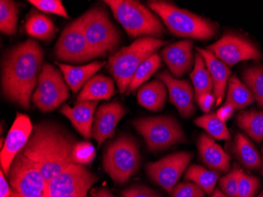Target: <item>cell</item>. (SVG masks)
Here are the masks:
<instances>
[{
    "label": "cell",
    "mask_w": 263,
    "mask_h": 197,
    "mask_svg": "<svg viewBox=\"0 0 263 197\" xmlns=\"http://www.w3.org/2000/svg\"><path fill=\"white\" fill-rule=\"evenodd\" d=\"M77 139L70 132L51 121L33 126L26 146L19 152L37 167L47 183L59 175L71 164Z\"/></svg>",
    "instance_id": "obj_1"
},
{
    "label": "cell",
    "mask_w": 263,
    "mask_h": 197,
    "mask_svg": "<svg viewBox=\"0 0 263 197\" xmlns=\"http://www.w3.org/2000/svg\"><path fill=\"white\" fill-rule=\"evenodd\" d=\"M44 52L37 41L29 39L12 47L3 61L4 96L24 109L30 108L32 92L38 84Z\"/></svg>",
    "instance_id": "obj_2"
},
{
    "label": "cell",
    "mask_w": 263,
    "mask_h": 197,
    "mask_svg": "<svg viewBox=\"0 0 263 197\" xmlns=\"http://www.w3.org/2000/svg\"><path fill=\"white\" fill-rule=\"evenodd\" d=\"M147 6L163 21L173 35L206 41L218 33V26L208 19L162 0H151Z\"/></svg>",
    "instance_id": "obj_3"
},
{
    "label": "cell",
    "mask_w": 263,
    "mask_h": 197,
    "mask_svg": "<svg viewBox=\"0 0 263 197\" xmlns=\"http://www.w3.org/2000/svg\"><path fill=\"white\" fill-rule=\"evenodd\" d=\"M167 44L152 37L139 38L128 47H123L109 59L108 69L116 81L121 94L128 91V86L137 68L147 58Z\"/></svg>",
    "instance_id": "obj_4"
},
{
    "label": "cell",
    "mask_w": 263,
    "mask_h": 197,
    "mask_svg": "<svg viewBox=\"0 0 263 197\" xmlns=\"http://www.w3.org/2000/svg\"><path fill=\"white\" fill-rule=\"evenodd\" d=\"M114 16L130 38H160L165 32L159 17L150 9L133 0H106Z\"/></svg>",
    "instance_id": "obj_5"
},
{
    "label": "cell",
    "mask_w": 263,
    "mask_h": 197,
    "mask_svg": "<svg viewBox=\"0 0 263 197\" xmlns=\"http://www.w3.org/2000/svg\"><path fill=\"white\" fill-rule=\"evenodd\" d=\"M140 163V145L128 134L110 142L103 153V169L116 185L126 184L138 172Z\"/></svg>",
    "instance_id": "obj_6"
},
{
    "label": "cell",
    "mask_w": 263,
    "mask_h": 197,
    "mask_svg": "<svg viewBox=\"0 0 263 197\" xmlns=\"http://www.w3.org/2000/svg\"><path fill=\"white\" fill-rule=\"evenodd\" d=\"M78 19L87 42L97 57L116 50L121 42L120 35L106 10L94 7Z\"/></svg>",
    "instance_id": "obj_7"
},
{
    "label": "cell",
    "mask_w": 263,
    "mask_h": 197,
    "mask_svg": "<svg viewBox=\"0 0 263 197\" xmlns=\"http://www.w3.org/2000/svg\"><path fill=\"white\" fill-rule=\"evenodd\" d=\"M133 126L143 137L150 152L166 150L176 144L187 142L182 127L171 116L137 118Z\"/></svg>",
    "instance_id": "obj_8"
},
{
    "label": "cell",
    "mask_w": 263,
    "mask_h": 197,
    "mask_svg": "<svg viewBox=\"0 0 263 197\" xmlns=\"http://www.w3.org/2000/svg\"><path fill=\"white\" fill-rule=\"evenodd\" d=\"M69 98V87L61 72L51 64H44L32 96L34 105L41 112H52Z\"/></svg>",
    "instance_id": "obj_9"
},
{
    "label": "cell",
    "mask_w": 263,
    "mask_h": 197,
    "mask_svg": "<svg viewBox=\"0 0 263 197\" xmlns=\"http://www.w3.org/2000/svg\"><path fill=\"white\" fill-rule=\"evenodd\" d=\"M7 177L13 197H47V183L41 170L20 154L13 160Z\"/></svg>",
    "instance_id": "obj_10"
},
{
    "label": "cell",
    "mask_w": 263,
    "mask_h": 197,
    "mask_svg": "<svg viewBox=\"0 0 263 197\" xmlns=\"http://www.w3.org/2000/svg\"><path fill=\"white\" fill-rule=\"evenodd\" d=\"M98 175L86 166L71 164L47 183V197H87Z\"/></svg>",
    "instance_id": "obj_11"
},
{
    "label": "cell",
    "mask_w": 263,
    "mask_h": 197,
    "mask_svg": "<svg viewBox=\"0 0 263 197\" xmlns=\"http://www.w3.org/2000/svg\"><path fill=\"white\" fill-rule=\"evenodd\" d=\"M54 55L66 63H85L97 58L85 39L79 19L69 24L62 32L54 47Z\"/></svg>",
    "instance_id": "obj_12"
},
{
    "label": "cell",
    "mask_w": 263,
    "mask_h": 197,
    "mask_svg": "<svg viewBox=\"0 0 263 197\" xmlns=\"http://www.w3.org/2000/svg\"><path fill=\"white\" fill-rule=\"evenodd\" d=\"M192 158L193 155L190 152H176L157 162L148 163L146 165V172L154 183L168 193H172Z\"/></svg>",
    "instance_id": "obj_13"
},
{
    "label": "cell",
    "mask_w": 263,
    "mask_h": 197,
    "mask_svg": "<svg viewBox=\"0 0 263 197\" xmlns=\"http://www.w3.org/2000/svg\"><path fill=\"white\" fill-rule=\"evenodd\" d=\"M208 50L228 66L242 61L262 59V55L252 41L233 32L224 33L219 41L210 45Z\"/></svg>",
    "instance_id": "obj_14"
},
{
    "label": "cell",
    "mask_w": 263,
    "mask_h": 197,
    "mask_svg": "<svg viewBox=\"0 0 263 197\" xmlns=\"http://www.w3.org/2000/svg\"><path fill=\"white\" fill-rule=\"evenodd\" d=\"M33 126L30 118L24 114L17 113L15 120L1 149V170L4 171L6 177L8 176L13 160L27 144Z\"/></svg>",
    "instance_id": "obj_15"
},
{
    "label": "cell",
    "mask_w": 263,
    "mask_h": 197,
    "mask_svg": "<svg viewBox=\"0 0 263 197\" xmlns=\"http://www.w3.org/2000/svg\"><path fill=\"white\" fill-rule=\"evenodd\" d=\"M157 78L166 86L169 90L170 102L176 106L181 116L189 118L194 115V92L189 81L177 79L167 70L158 74Z\"/></svg>",
    "instance_id": "obj_16"
},
{
    "label": "cell",
    "mask_w": 263,
    "mask_h": 197,
    "mask_svg": "<svg viewBox=\"0 0 263 197\" xmlns=\"http://www.w3.org/2000/svg\"><path fill=\"white\" fill-rule=\"evenodd\" d=\"M125 114V106L119 102L104 103L97 110L93 121L92 135L98 147L107 139L115 137V129Z\"/></svg>",
    "instance_id": "obj_17"
},
{
    "label": "cell",
    "mask_w": 263,
    "mask_h": 197,
    "mask_svg": "<svg viewBox=\"0 0 263 197\" xmlns=\"http://www.w3.org/2000/svg\"><path fill=\"white\" fill-rule=\"evenodd\" d=\"M193 46L194 42L192 40H184L170 44L161 51L162 59L174 78H181L193 68Z\"/></svg>",
    "instance_id": "obj_18"
},
{
    "label": "cell",
    "mask_w": 263,
    "mask_h": 197,
    "mask_svg": "<svg viewBox=\"0 0 263 197\" xmlns=\"http://www.w3.org/2000/svg\"><path fill=\"white\" fill-rule=\"evenodd\" d=\"M99 101H80L74 108H70L68 104H63L60 109L63 114L72 123L73 127L82 135L84 138L90 140L92 138V125L94 114Z\"/></svg>",
    "instance_id": "obj_19"
},
{
    "label": "cell",
    "mask_w": 263,
    "mask_h": 197,
    "mask_svg": "<svg viewBox=\"0 0 263 197\" xmlns=\"http://www.w3.org/2000/svg\"><path fill=\"white\" fill-rule=\"evenodd\" d=\"M197 146L201 159L211 170L220 173L230 171L231 157L213 140L212 137L202 133L199 136Z\"/></svg>",
    "instance_id": "obj_20"
},
{
    "label": "cell",
    "mask_w": 263,
    "mask_h": 197,
    "mask_svg": "<svg viewBox=\"0 0 263 197\" xmlns=\"http://www.w3.org/2000/svg\"><path fill=\"white\" fill-rule=\"evenodd\" d=\"M196 51L204 59L208 71L214 82V96L216 99V106L222 101L226 93L227 81L231 75V70L222 61L218 59L209 50L196 47Z\"/></svg>",
    "instance_id": "obj_21"
},
{
    "label": "cell",
    "mask_w": 263,
    "mask_h": 197,
    "mask_svg": "<svg viewBox=\"0 0 263 197\" xmlns=\"http://www.w3.org/2000/svg\"><path fill=\"white\" fill-rule=\"evenodd\" d=\"M65 81L73 94H77L92 78L93 75L106 65V62H93L86 66H73L58 63Z\"/></svg>",
    "instance_id": "obj_22"
},
{
    "label": "cell",
    "mask_w": 263,
    "mask_h": 197,
    "mask_svg": "<svg viewBox=\"0 0 263 197\" xmlns=\"http://www.w3.org/2000/svg\"><path fill=\"white\" fill-rule=\"evenodd\" d=\"M115 93V81L111 78L103 75H96L83 87L77 97V100L78 102L86 100H109Z\"/></svg>",
    "instance_id": "obj_23"
},
{
    "label": "cell",
    "mask_w": 263,
    "mask_h": 197,
    "mask_svg": "<svg viewBox=\"0 0 263 197\" xmlns=\"http://www.w3.org/2000/svg\"><path fill=\"white\" fill-rule=\"evenodd\" d=\"M166 86L160 80L155 79L143 84L137 92V101L140 106L151 112L162 109L167 97Z\"/></svg>",
    "instance_id": "obj_24"
},
{
    "label": "cell",
    "mask_w": 263,
    "mask_h": 197,
    "mask_svg": "<svg viewBox=\"0 0 263 197\" xmlns=\"http://www.w3.org/2000/svg\"><path fill=\"white\" fill-rule=\"evenodd\" d=\"M231 151L236 159L248 170H255L261 167V158L259 152L243 133H236Z\"/></svg>",
    "instance_id": "obj_25"
},
{
    "label": "cell",
    "mask_w": 263,
    "mask_h": 197,
    "mask_svg": "<svg viewBox=\"0 0 263 197\" xmlns=\"http://www.w3.org/2000/svg\"><path fill=\"white\" fill-rule=\"evenodd\" d=\"M221 173L208 170L199 165H192L186 170L184 179L196 184L208 195H211L220 177Z\"/></svg>",
    "instance_id": "obj_26"
},
{
    "label": "cell",
    "mask_w": 263,
    "mask_h": 197,
    "mask_svg": "<svg viewBox=\"0 0 263 197\" xmlns=\"http://www.w3.org/2000/svg\"><path fill=\"white\" fill-rule=\"evenodd\" d=\"M238 127L255 141L263 140V112L250 110L240 112L236 117Z\"/></svg>",
    "instance_id": "obj_27"
},
{
    "label": "cell",
    "mask_w": 263,
    "mask_h": 197,
    "mask_svg": "<svg viewBox=\"0 0 263 197\" xmlns=\"http://www.w3.org/2000/svg\"><path fill=\"white\" fill-rule=\"evenodd\" d=\"M190 78L194 85L196 100L202 94L211 93L212 90L214 91L212 78L206 68L204 59L199 53L196 54L194 69L191 73Z\"/></svg>",
    "instance_id": "obj_28"
},
{
    "label": "cell",
    "mask_w": 263,
    "mask_h": 197,
    "mask_svg": "<svg viewBox=\"0 0 263 197\" xmlns=\"http://www.w3.org/2000/svg\"><path fill=\"white\" fill-rule=\"evenodd\" d=\"M255 101L251 90L236 75L229 80L228 94L226 103L232 105L236 110L243 109Z\"/></svg>",
    "instance_id": "obj_29"
},
{
    "label": "cell",
    "mask_w": 263,
    "mask_h": 197,
    "mask_svg": "<svg viewBox=\"0 0 263 197\" xmlns=\"http://www.w3.org/2000/svg\"><path fill=\"white\" fill-rule=\"evenodd\" d=\"M26 32L31 37L42 40L50 41L54 35V24L47 16L40 13L31 14L26 23Z\"/></svg>",
    "instance_id": "obj_30"
},
{
    "label": "cell",
    "mask_w": 263,
    "mask_h": 197,
    "mask_svg": "<svg viewBox=\"0 0 263 197\" xmlns=\"http://www.w3.org/2000/svg\"><path fill=\"white\" fill-rule=\"evenodd\" d=\"M162 65V59L157 52L147 58L139 66L128 86V91L134 93L142 84L149 79Z\"/></svg>",
    "instance_id": "obj_31"
},
{
    "label": "cell",
    "mask_w": 263,
    "mask_h": 197,
    "mask_svg": "<svg viewBox=\"0 0 263 197\" xmlns=\"http://www.w3.org/2000/svg\"><path fill=\"white\" fill-rule=\"evenodd\" d=\"M195 124L204 129L210 137L216 140H230L231 135L226 123L218 118L216 113H209L195 119Z\"/></svg>",
    "instance_id": "obj_32"
},
{
    "label": "cell",
    "mask_w": 263,
    "mask_h": 197,
    "mask_svg": "<svg viewBox=\"0 0 263 197\" xmlns=\"http://www.w3.org/2000/svg\"><path fill=\"white\" fill-rule=\"evenodd\" d=\"M18 8L14 1H0V30L6 35H13L16 33L17 25Z\"/></svg>",
    "instance_id": "obj_33"
},
{
    "label": "cell",
    "mask_w": 263,
    "mask_h": 197,
    "mask_svg": "<svg viewBox=\"0 0 263 197\" xmlns=\"http://www.w3.org/2000/svg\"><path fill=\"white\" fill-rule=\"evenodd\" d=\"M243 80L245 84L252 92L255 100L263 108V66L248 67L243 72Z\"/></svg>",
    "instance_id": "obj_34"
},
{
    "label": "cell",
    "mask_w": 263,
    "mask_h": 197,
    "mask_svg": "<svg viewBox=\"0 0 263 197\" xmlns=\"http://www.w3.org/2000/svg\"><path fill=\"white\" fill-rule=\"evenodd\" d=\"M237 197H255L260 188V180L240 168L238 174Z\"/></svg>",
    "instance_id": "obj_35"
},
{
    "label": "cell",
    "mask_w": 263,
    "mask_h": 197,
    "mask_svg": "<svg viewBox=\"0 0 263 197\" xmlns=\"http://www.w3.org/2000/svg\"><path fill=\"white\" fill-rule=\"evenodd\" d=\"M96 156L94 146L88 141H78L73 150V159L75 164L88 165Z\"/></svg>",
    "instance_id": "obj_36"
},
{
    "label": "cell",
    "mask_w": 263,
    "mask_h": 197,
    "mask_svg": "<svg viewBox=\"0 0 263 197\" xmlns=\"http://www.w3.org/2000/svg\"><path fill=\"white\" fill-rule=\"evenodd\" d=\"M240 166L234 164L231 171L229 172L224 177L219 180V186L221 192L230 197H237L238 174L240 170Z\"/></svg>",
    "instance_id": "obj_37"
},
{
    "label": "cell",
    "mask_w": 263,
    "mask_h": 197,
    "mask_svg": "<svg viewBox=\"0 0 263 197\" xmlns=\"http://www.w3.org/2000/svg\"><path fill=\"white\" fill-rule=\"evenodd\" d=\"M29 3L41 11L57 14L65 19H69V14L63 3L59 0H29Z\"/></svg>",
    "instance_id": "obj_38"
},
{
    "label": "cell",
    "mask_w": 263,
    "mask_h": 197,
    "mask_svg": "<svg viewBox=\"0 0 263 197\" xmlns=\"http://www.w3.org/2000/svg\"><path fill=\"white\" fill-rule=\"evenodd\" d=\"M205 192L193 182L177 184L172 192V197H204Z\"/></svg>",
    "instance_id": "obj_39"
},
{
    "label": "cell",
    "mask_w": 263,
    "mask_h": 197,
    "mask_svg": "<svg viewBox=\"0 0 263 197\" xmlns=\"http://www.w3.org/2000/svg\"><path fill=\"white\" fill-rule=\"evenodd\" d=\"M122 197H161L158 192L145 186H134L122 192Z\"/></svg>",
    "instance_id": "obj_40"
},
{
    "label": "cell",
    "mask_w": 263,
    "mask_h": 197,
    "mask_svg": "<svg viewBox=\"0 0 263 197\" xmlns=\"http://www.w3.org/2000/svg\"><path fill=\"white\" fill-rule=\"evenodd\" d=\"M196 101L202 112L208 114L214 108V103H216V99L214 97V94L205 93L198 97L196 99Z\"/></svg>",
    "instance_id": "obj_41"
},
{
    "label": "cell",
    "mask_w": 263,
    "mask_h": 197,
    "mask_svg": "<svg viewBox=\"0 0 263 197\" xmlns=\"http://www.w3.org/2000/svg\"><path fill=\"white\" fill-rule=\"evenodd\" d=\"M0 197H13V190L2 170L0 171Z\"/></svg>",
    "instance_id": "obj_42"
},
{
    "label": "cell",
    "mask_w": 263,
    "mask_h": 197,
    "mask_svg": "<svg viewBox=\"0 0 263 197\" xmlns=\"http://www.w3.org/2000/svg\"><path fill=\"white\" fill-rule=\"evenodd\" d=\"M235 111H236V109L232 105L226 103V104L219 108V110L217 112V116L223 122H226V121H228L233 116Z\"/></svg>",
    "instance_id": "obj_43"
},
{
    "label": "cell",
    "mask_w": 263,
    "mask_h": 197,
    "mask_svg": "<svg viewBox=\"0 0 263 197\" xmlns=\"http://www.w3.org/2000/svg\"><path fill=\"white\" fill-rule=\"evenodd\" d=\"M92 197H118L114 195L108 189L106 188H102L99 189L96 193L93 195Z\"/></svg>",
    "instance_id": "obj_44"
},
{
    "label": "cell",
    "mask_w": 263,
    "mask_h": 197,
    "mask_svg": "<svg viewBox=\"0 0 263 197\" xmlns=\"http://www.w3.org/2000/svg\"><path fill=\"white\" fill-rule=\"evenodd\" d=\"M211 197H230L228 195H226V194L223 193L219 189H215L213 192L212 196Z\"/></svg>",
    "instance_id": "obj_45"
},
{
    "label": "cell",
    "mask_w": 263,
    "mask_h": 197,
    "mask_svg": "<svg viewBox=\"0 0 263 197\" xmlns=\"http://www.w3.org/2000/svg\"><path fill=\"white\" fill-rule=\"evenodd\" d=\"M261 154H262V156H261V173L263 175V145L262 148H261Z\"/></svg>",
    "instance_id": "obj_46"
},
{
    "label": "cell",
    "mask_w": 263,
    "mask_h": 197,
    "mask_svg": "<svg viewBox=\"0 0 263 197\" xmlns=\"http://www.w3.org/2000/svg\"><path fill=\"white\" fill-rule=\"evenodd\" d=\"M257 197H263V190L261 191V193H260Z\"/></svg>",
    "instance_id": "obj_47"
},
{
    "label": "cell",
    "mask_w": 263,
    "mask_h": 197,
    "mask_svg": "<svg viewBox=\"0 0 263 197\" xmlns=\"http://www.w3.org/2000/svg\"><path fill=\"white\" fill-rule=\"evenodd\" d=\"M66 197H78V196H66Z\"/></svg>",
    "instance_id": "obj_48"
}]
</instances>
